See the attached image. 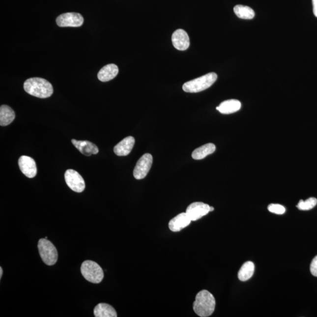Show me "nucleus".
I'll use <instances>...</instances> for the list:
<instances>
[{
	"label": "nucleus",
	"instance_id": "nucleus-13",
	"mask_svg": "<svg viewBox=\"0 0 317 317\" xmlns=\"http://www.w3.org/2000/svg\"><path fill=\"white\" fill-rule=\"evenodd\" d=\"M135 143V140L134 137H126L114 147V153L119 156L128 155L134 147Z\"/></svg>",
	"mask_w": 317,
	"mask_h": 317
},
{
	"label": "nucleus",
	"instance_id": "nucleus-19",
	"mask_svg": "<svg viewBox=\"0 0 317 317\" xmlns=\"http://www.w3.org/2000/svg\"><path fill=\"white\" fill-rule=\"evenodd\" d=\"M216 146L213 144H207L196 149L192 153V158L195 160L203 159L215 152Z\"/></svg>",
	"mask_w": 317,
	"mask_h": 317
},
{
	"label": "nucleus",
	"instance_id": "nucleus-20",
	"mask_svg": "<svg viewBox=\"0 0 317 317\" xmlns=\"http://www.w3.org/2000/svg\"><path fill=\"white\" fill-rule=\"evenodd\" d=\"M255 272V264L252 261H247L241 266L238 273V278L241 282H246L253 276Z\"/></svg>",
	"mask_w": 317,
	"mask_h": 317
},
{
	"label": "nucleus",
	"instance_id": "nucleus-7",
	"mask_svg": "<svg viewBox=\"0 0 317 317\" xmlns=\"http://www.w3.org/2000/svg\"><path fill=\"white\" fill-rule=\"evenodd\" d=\"M153 157L149 153H145L138 160L134 171V176L136 179H144L147 176L152 167Z\"/></svg>",
	"mask_w": 317,
	"mask_h": 317
},
{
	"label": "nucleus",
	"instance_id": "nucleus-17",
	"mask_svg": "<svg viewBox=\"0 0 317 317\" xmlns=\"http://www.w3.org/2000/svg\"><path fill=\"white\" fill-rule=\"evenodd\" d=\"M16 117L14 111L9 106L3 105L0 107V125L7 126L13 122Z\"/></svg>",
	"mask_w": 317,
	"mask_h": 317
},
{
	"label": "nucleus",
	"instance_id": "nucleus-27",
	"mask_svg": "<svg viewBox=\"0 0 317 317\" xmlns=\"http://www.w3.org/2000/svg\"><path fill=\"white\" fill-rule=\"evenodd\" d=\"M214 209V207L210 206V211H213Z\"/></svg>",
	"mask_w": 317,
	"mask_h": 317
},
{
	"label": "nucleus",
	"instance_id": "nucleus-1",
	"mask_svg": "<svg viewBox=\"0 0 317 317\" xmlns=\"http://www.w3.org/2000/svg\"><path fill=\"white\" fill-rule=\"evenodd\" d=\"M24 88L29 95L40 98H47L53 95L52 85L41 78H31L24 84Z\"/></svg>",
	"mask_w": 317,
	"mask_h": 317
},
{
	"label": "nucleus",
	"instance_id": "nucleus-14",
	"mask_svg": "<svg viewBox=\"0 0 317 317\" xmlns=\"http://www.w3.org/2000/svg\"><path fill=\"white\" fill-rule=\"evenodd\" d=\"M72 143L84 155L89 156L99 152L98 147L89 141L72 140Z\"/></svg>",
	"mask_w": 317,
	"mask_h": 317
},
{
	"label": "nucleus",
	"instance_id": "nucleus-25",
	"mask_svg": "<svg viewBox=\"0 0 317 317\" xmlns=\"http://www.w3.org/2000/svg\"><path fill=\"white\" fill-rule=\"evenodd\" d=\"M314 14L317 17V0H313Z\"/></svg>",
	"mask_w": 317,
	"mask_h": 317
},
{
	"label": "nucleus",
	"instance_id": "nucleus-24",
	"mask_svg": "<svg viewBox=\"0 0 317 317\" xmlns=\"http://www.w3.org/2000/svg\"><path fill=\"white\" fill-rule=\"evenodd\" d=\"M310 271L314 276L317 277V256L313 259L311 263Z\"/></svg>",
	"mask_w": 317,
	"mask_h": 317
},
{
	"label": "nucleus",
	"instance_id": "nucleus-8",
	"mask_svg": "<svg viewBox=\"0 0 317 317\" xmlns=\"http://www.w3.org/2000/svg\"><path fill=\"white\" fill-rule=\"evenodd\" d=\"M56 23L60 27H79L84 23V18L79 13H67L57 17Z\"/></svg>",
	"mask_w": 317,
	"mask_h": 317
},
{
	"label": "nucleus",
	"instance_id": "nucleus-23",
	"mask_svg": "<svg viewBox=\"0 0 317 317\" xmlns=\"http://www.w3.org/2000/svg\"><path fill=\"white\" fill-rule=\"evenodd\" d=\"M268 210L270 212L277 214H283L286 212L285 207L279 204H270L268 206Z\"/></svg>",
	"mask_w": 317,
	"mask_h": 317
},
{
	"label": "nucleus",
	"instance_id": "nucleus-5",
	"mask_svg": "<svg viewBox=\"0 0 317 317\" xmlns=\"http://www.w3.org/2000/svg\"><path fill=\"white\" fill-rule=\"evenodd\" d=\"M38 248L40 255L45 264L53 265L58 259V252L54 244L47 238H41L38 241Z\"/></svg>",
	"mask_w": 317,
	"mask_h": 317
},
{
	"label": "nucleus",
	"instance_id": "nucleus-22",
	"mask_svg": "<svg viewBox=\"0 0 317 317\" xmlns=\"http://www.w3.org/2000/svg\"><path fill=\"white\" fill-rule=\"evenodd\" d=\"M317 204V199L310 198L306 201L301 200L297 205L298 209L301 210H309L313 209Z\"/></svg>",
	"mask_w": 317,
	"mask_h": 317
},
{
	"label": "nucleus",
	"instance_id": "nucleus-2",
	"mask_svg": "<svg viewBox=\"0 0 317 317\" xmlns=\"http://www.w3.org/2000/svg\"><path fill=\"white\" fill-rule=\"evenodd\" d=\"M216 300L212 294L207 290L199 291L193 303V310L201 317H209L215 309Z\"/></svg>",
	"mask_w": 317,
	"mask_h": 317
},
{
	"label": "nucleus",
	"instance_id": "nucleus-21",
	"mask_svg": "<svg viewBox=\"0 0 317 317\" xmlns=\"http://www.w3.org/2000/svg\"><path fill=\"white\" fill-rule=\"evenodd\" d=\"M235 15L241 19L252 20L255 16V11L248 6L237 5L234 7Z\"/></svg>",
	"mask_w": 317,
	"mask_h": 317
},
{
	"label": "nucleus",
	"instance_id": "nucleus-9",
	"mask_svg": "<svg viewBox=\"0 0 317 317\" xmlns=\"http://www.w3.org/2000/svg\"><path fill=\"white\" fill-rule=\"evenodd\" d=\"M210 211L209 205L203 202H194L187 208L186 213L192 221H196L206 216Z\"/></svg>",
	"mask_w": 317,
	"mask_h": 317
},
{
	"label": "nucleus",
	"instance_id": "nucleus-26",
	"mask_svg": "<svg viewBox=\"0 0 317 317\" xmlns=\"http://www.w3.org/2000/svg\"><path fill=\"white\" fill-rule=\"evenodd\" d=\"M2 267H0V279H1L2 276Z\"/></svg>",
	"mask_w": 317,
	"mask_h": 317
},
{
	"label": "nucleus",
	"instance_id": "nucleus-11",
	"mask_svg": "<svg viewBox=\"0 0 317 317\" xmlns=\"http://www.w3.org/2000/svg\"><path fill=\"white\" fill-rule=\"evenodd\" d=\"M172 41L176 49L185 51L190 46V39L188 33L183 29L176 30L172 36Z\"/></svg>",
	"mask_w": 317,
	"mask_h": 317
},
{
	"label": "nucleus",
	"instance_id": "nucleus-12",
	"mask_svg": "<svg viewBox=\"0 0 317 317\" xmlns=\"http://www.w3.org/2000/svg\"><path fill=\"white\" fill-rule=\"evenodd\" d=\"M191 222L192 220L186 212L180 213L171 220L169 223V228L172 231H180L188 226Z\"/></svg>",
	"mask_w": 317,
	"mask_h": 317
},
{
	"label": "nucleus",
	"instance_id": "nucleus-18",
	"mask_svg": "<svg viewBox=\"0 0 317 317\" xmlns=\"http://www.w3.org/2000/svg\"><path fill=\"white\" fill-rule=\"evenodd\" d=\"M93 314L96 317H116L115 310L110 305L100 303L97 305L93 310Z\"/></svg>",
	"mask_w": 317,
	"mask_h": 317
},
{
	"label": "nucleus",
	"instance_id": "nucleus-3",
	"mask_svg": "<svg viewBox=\"0 0 317 317\" xmlns=\"http://www.w3.org/2000/svg\"><path fill=\"white\" fill-rule=\"evenodd\" d=\"M217 79V74L214 72H210L184 84L183 90L186 92L189 93L202 92L209 88L216 82Z\"/></svg>",
	"mask_w": 317,
	"mask_h": 317
},
{
	"label": "nucleus",
	"instance_id": "nucleus-6",
	"mask_svg": "<svg viewBox=\"0 0 317 317\" xmlns=\"http://www.w3.org/2000/svg\"><path fill=\"white\" fill-rule=\"evenodd\" d=\"M65 180L69 188L75 192H83L86 188L83 177L73 169H68L65 172Z\"/></svg>",
	"mask_w": 317,
	"mask_h": 317
},
{
	"label": "nucleus",
	"instance_id": "nucleus-4",
	"mask_svg": "<svg viewBox=\"0 0 317 317\" xmlns=\"http://www.w3.org/2000/svg\"><path fill=\"white\" fill-rule=\"evenodd\" d=\"M81 271L85 279L90 283L98 284L104 279L103 270L100 265L94 261L86 260L83 262Z\"/></svg>",
	"mask_w": 317,
	"mask_h": 317
},
{
	"label": "nucleus",
	"instance_id": "nucleus-16",
	"mask_svg": "<svg viewBox=\"0 0 317 317\" xmlns=\"http://www.w3.org/2000/svg\"><path fill=\"white\" fill-rule=\"evenodd\" d=\"M241 107V102L236 99H230L223 101L220 104L216 110L219 111L222 114H231L236 113L240 110Z\"/></svg>",
	"mask_w": 317,
	"mask_h": 317
},
{
	"label": "nucleus",
	"instance_id": "nucleus-15",
	"mask_svg": "<svg viewBox=\"0 0 317 317\" xmlns=\"http://www.w3.org/2000/svg\"><path fill=\"white\" fill-rule=\"evenodd\" d=\"M118 72L117 66L114 63H110L101 69L98 74V78L102 82H108L115 78Z\"/></svg>",
	"mask_w": 317,
	"mask_h": 317
},
{
	"label": "nucleus",
	"instance_id": "nucleus-10",
	"mask_svg": "<svg viewBox=\"0 0 317 317\" xmlns=\"http://www.w3.org/2000/svg\"><path fill=\"white\" fill-rule=\"evenodd\" d=\"M19 166L22 173L29 178L34 177L37 173V166L34 159L27 156H21Z\"/></svg>",
	"mask_w": 317,
	"mask_h": 317
}]
</instances>
